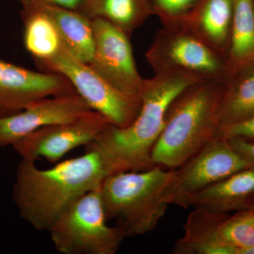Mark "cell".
<instances>
[{
    "label": "cell",
    "instance_id": "cell-1",
    "mask_svg": "<svg viewBox=\"0 0 254 254\" xmlns=\"http://www.w3.org/2000/svg\"><path fill=\"white\" fill-rule=\"evenodd\" d=\"M202 81L179 72L156 73L144 78L141 110L133 123L123 128L110 125L85 150L98 155L106 176L153 168L152 153L163 131L169 106L185 88Z\"/></svg>",
    "mask_w": 254,
    "mask_h": 254
},
{
    "label": "cell",
    "instance_id": "cell-2",
    "mask_svg": "<svg viewBox=\"0 0 254 254\" xmlns=\"http://www.w3.org/2000/svg\"><path fill=\"white\" fill-rule=\"evenodd\" d=\"M106 177L100 157L86 151L46 170L21 159L12 197L20 217L38 231H48L57 218L80 196L99 188Z\"/></svg>",
    "mask_w": 254,
    "mask_h": 254
},
{
    "label": "cell",
    "instance_id": "cell-3",
    "mask_svg": "<svg viewBox=\"0 0 254 254\" xmlns=\"http://www.w3.org/2000/svg\"><path fill=\"white\" fill-rule=\"evenodd\" d=\"M225 81H202L172 102L152 153L154 166L175 170L220 136V108Z\"/></svg>",
    "mask_w": 254,
    "mask_h": 254
},
{
    "label": "cell",
    "instance_id": "cell-4",
    "mask_svg": "<svg viewBox=\"0 0 254 254\" xmlns=\"http://www.w3.org/2000/svg\"><path fill=\"white\" fill-rule=\"evenodd\" d=\"M174 173L175 170L154 166L105 177L100 193L108 221H115L125 238L154 230L166 213L165 192Z\"/></svg>",
    "mask_w": 254,
    "mask_h": 254
},
{
    "label": "cell",
    "instance_id": "cell-5",
    "mask_svg": "<svg viewBox=\"0 0 254 254\" xmlns=\"http://www.w3.org/2000/svg\"><path fill=\"white\" fill-rule=\"evenodd\" d=\"M48 232L62 254H115L125 239L118 227L108 225L100 187L73 201Z\"/></svg>",
    "mask_w": 254,
    "mask_h": 254
},
{
    "label": "cell",
    "instance_id": "cell-6",
    "mask_svg": "<svg viewBox=\"0 0 254 254\" xmlns=\"http://www.w3.org/2000/svg\"><path fill=\"white\" fill-rule=\"evenodd\" d=\"M145 58L155 73H188L203 81H226L225 60L198 37L183 28L157 31Z\"/></svg>",
    "mask_w": 254,
    "mask_h": 254
},
{
    "label": "cell",
    "instance_id": "cell-7",
    "mask_svg": "<svg viewBox=\"0 0 254 254\" xmlns=\"http://www.w3.org/2000/svg\"><path fill=\"white\" fill-rule=\"evenodd\" d=\"M37 64L43 71L60 73L67 78L91 109L101 114L114 126H128L139 113L141 100L119 91L64 46L53 59Z\"/></svg>",
    "mask_w": 254,
    "mask_h": 254
},
{
    "label": "cell",
    "instance_id": "cell-8",
    "mask_svg": "<svg viewBox=\"0 0 254 254\" xmlns=\"http://www.w3.org/2000/svg\"><path fill=\"white\" fill-rule=\"evenodd\" d=\"M254 165L234 149L225 137H217L188 161L175 169L165 192L169 205L190 207L195 195L232 174Z\"/></svg>",
    "mask_w": 254,
    "mask_h": 254
},
{
    "label": "cell",
    "instance_id": "cell-9",
    "mask_svg": "<svg viewBox=\"0 0 254 254\" xmlns=\"http://www.w3.org/2000/svg\"><path fill=\"white\" fill-rule=\"evenodd\" d=\"M111 125L101 114L91 110L73 121L39 128L12 145L21 159H44L58 163L66 153L95 141Z\"/></svg>",
    "mask_w": 254,
    "mask_h": 254
},
{
    "label": "cell",
    "instance_id": "cell-10",
    "mask_svg": "<svg viewBox=\"0 0 254 254\" xmlns=\"http://www.w3.org/2000/svg\"><path fill=\"white\" fill-rule=\"evenodd\" d=\"M94 50L89 64L124 94L141 100L143 80L137 69L130 36L102 18L92 19Z\"/></svg>",
    "mask_w": 254,
    "mask_h": 254
},
{
    "label": "cell",
    "instance_id": "cell-11",
    "mask_svg": "<svg viewBox=\"0 0 254 254\" xmlns=\"http://www.w3.org/2000/svg\"><path fill=\"white\" fill-rule=\"evenodd\" d=\"M74 93L60 73L33 71L0 58V117L20 113L43 98Z\"/></svg>",
    "mask_w": 254,
    "mask_h": 254
},
{
    "label": "cell",
    "instance_id": "cell-12",
    "mask_svg": "<svg viewBox=\"0 0 254 254\" xmlns=\"http://www.w3.org/2000/svg\"><path fill=\"white\" fill-rule=\"evenodd\" d=\"M91 110L77 93L38 100L20 113L0 117V147L12 146L39 128L73 121Z\"/></svg>",
    "mask_w": 254,
    "mask_h": 254
},
{
    "label": "cell",
    "instance_id": "cell-13",
    "mask_svg": "<svg viewBox=\"0 0 254 254\" xmlns=\"http://www.w3.org/2000/svg\"><path fill=\"white\" fill-rule=\"evenodd\" d=\"M254 204V165L232 174L198 193L190 207L228 215L252 208Z\"/></svg>",
    "mask_w": 254,
    "mask_h": 254
},
{
    "label": "cell",
    "instance_id": "cell-14",
    "mask_svg": "<svg viewBox=\"0 0 254 254\" xmlns=\"http://www.w3.org/2000/svg\"><path fill=\"white\" fill-rule=\"evenodd\" d=\"M233 13L234 0H200L178 28L193 33L225 60Z\"/></svg>",
    "mask_w": 254,
    "mask_h": 254
},
{
    "label": "cell",
    "instance_id": "cell-15",
    "mask_svg": "<svg viewBox=\"0 0 254 254\" xmlns=\"http://www.w3.org/2000/svg\"><path fill=\"white\" fill-rule=\"evenodd\" d=\"M37 6L53 20L59 32L64 46L82 62L89 64L94 50V35L91 18L79 11L52 6L37 1H29L21 6Z\"/></svg>",
    "mask_w": 254,
    "mask_h": 254
},
{
    "label": "cell",
    "instance_id": "cell-16",
    "mask_svg": "<svg viewBox=\"0 0 254 254\" xmlns=\"http://www.w3.org/2000/svg\"><path fill=\"white\" fill-rule=\"evenodd\" d=\"M225 64L227 79L254 65L253 0H234L233 19Z\"/></svg>",
    "mask_w": 254,
    "mask_h": 254
},
{
    "label": "cell",
    "instance_id": "cell-17",
    "mask_svg": "<svg viewBox=\"0 0 254 254\" xmlns=\"http://www.w3.org/2000/svg\"><path fill=\"white\" fill-rule=\"evenodd\" d=\"M220 215L194 209L189 215L184 235L174 246V254H230L218 234Z\"/></svg>",
    "mask_w": 254,
    "mask_h": 254
},
{
    "label": "cell",
    "instance_id": "cell-18",
    "mask_svg": "<svg viewBox=\"0 0 254 254\" xmlns=\"http://www.w3.org/2000/svg\"><path fill=\"white\" fill-rule=\"evenodd\" d=\"M24 23L23 43L36 63L54 58L64 45L59 32L50 16L37 6H22Z\"/></svg>",
    "mask_w": 254,
    "mask_h": 254
},
{
    "label": "cell",
    "instance_id": "cell-19",
    "mask_svg": "<svg viewBox=\"0 0 254 254\" xmlns=\"http://www.w3.org/2000/svg\"><path fill=\"white\" fill-rule=\"evenodd\" d=\"M81 13L104 19L130 36L153 15L148 0H87Z\"/></svg>",
    "mask_w": 254,
    "mask_h": 254
},
{
    "label": "cell",
    "instance_id": "cell-20",
    "mask_svg": "<svg viewBox=\"0 0 254 254\" xmlns=\"http://www.w3.org/2000/svg\"><path fill=\"white\" fill-rule=\"evenodd\" d=\"M254 115V65L227 78L220 108L223 127L245 121Z\"/></svg>",
    "mask_w": 254,
    "mask_h": 254
},
{
    "label": "cell",
    "instance_id": "cell-21",
    "mask_svg": "<svg viewBox=\"0 0 254 254\" xmlns=\"http://www.w3.org/2000/svg\"><path fill=\"white\" fill-rule=\"evenodd\" d=\"M220 240L230 254H250L254 249V211L252 209L226 215L218 225Z\"/></svg>",
    "mask_w": 254,
    "mask_h": 254
},
{
    "label": "cell",
    "instance_id": "cell-22",
    "mask_svg": "<svg viewBox=\"0 0 254 254\" xmlns=\"http://www.w3.org/2000/svg\"><path fill=\"white\" fill-rule=\"evenodd\" d=\"M153 15L163 27L178 28L199 4L200 0H148Z\"/></svg>",
    "mask_w": 254,
    "mask_h": 254
},
{
    "label": "cell",
    "instance_id": "cell-23",
    "mask_svg": "<svg viewBox=\"0 0 254 254\" xmlns=\"http://www.w3.org/2000/svg\"><path fill=\"white\" fill-rule=\"evenodd\" d=\"M220 134L225 138H240L254 141V115L245 121L223 127Z\"/></svg>",
    "mask_w": 254,
    "mask_h": 254
},
{
    "label": "cell",
    "instance_id": "cell-24",
    "mask_svg": "<svg viewBox=\"0 0 254 254\" xmlns=\"http://www.w3.org/2000/svg\"><path fill=\"white\" fill-rule=\"evenodd\" d=\"M230 144L244 159L254 165V141L240 138H227Z\"/></svg>",
    "mask_w": 254,
    "mask_h": 254
},
{
    "label": "cell",
    "instance_id": "cell-25",
    "mask_svg": "<svg viewBox=\"0 0 254 254\" xmlns=\"http://www.w3.org/2000/svg\"><path fill=\"white\" fill-rule=\"evenodd\" d=\"M20 4L29 1H37L52 6H59L73 11L82 12L87 0H18Z\"/></svg>",
    "mask_w": 254,
    "mask_h": 254
},
{
    "label": "cell",
    "instance_id": "cell-26",
    "mask_svg": "<svg viewBox=\"0 0 254 254\" xmlns=\"http://www.w3.org/2000/svg\"><path fill=\"white\" fill-rule=\"evenodd\" d=\"M250 254H254V249L253 250L251 251Z\"/></svg>",
    "mask_w": 254,
    "mask_h": 254
},
{
    "label": "cell",
    "instance_id": "cell-27",
    "mask_svg": "<svg viewBox=\"0 0 254 254\" xmlns=\"http://www.w3.org/2000/svg\"><path fill=\"white\" fill-rule=\"evenodd\" d=\"M251 209H252V210H253L254 211V204L253 205V206H252V208H251Z\"/></svg>",
    "mask_w": 254,
    "mask_h": 254
},
{
    "label": "cell",
    "instance_id": "cell-28",
    "mask_svg": "<svg viewBox=\"0 0 254 254\" xmlns=\"http://www.w3.org/2000/svg\"><path fill=\"white\" fill-rule=\"evenodd\" d=\"M254 5V0H253Z\"/></svg>",
    "mask_w": 254,
    "mask_h": 254
}]
</instances>
